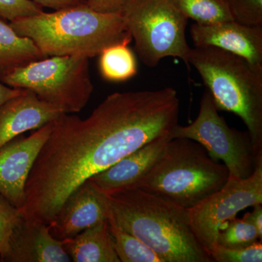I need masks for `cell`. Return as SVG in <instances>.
I'll use <instances>...</instances> for the list:
<instances>
[{
    "instance_id": "obj_1",
    "label": "cell",
    "mask_w": 262,
    "mask_h": 262,
    "mask_svg": "<svg viewBox=\"0 0 262 262\" xmlns=\"http://www.w3.org/2000/svg\"><path fill=\"white\" fill-rule=\"evenodd\" d=\"M172 88L114 93L85 119L63 113L53 121L25 186L24 220L48 224L69 196L95 174L179 125Z\"/></svg>"
},
{
    "instance_id": "obj_2",
    "label": "cell",
    "mask_w": 262,
    "mask_h": 262,
    "mask_svg": "<svg viewBox=\"0 0 262 262\" xmlns=\"http://www.w3.org/2000/svg\"><path fill=\"white\" fill-rule=\"evenodd\" d=\"M105 196L108 220L163 262L213 261L193 233L188 209L139 188Z\"/></svg>"
},
{
    "instance_id": "obj_3",
    "label": "cell",
    "mask_w": 262,
    "mask_h": 262,
    "mask_svg": "<svg viewBox=\"0 0 262 262\" xmlns=\"http://www.w3.org/2000/svg\"><path fill=\"white\" fill-rule=\"evenodd\" d=\"M10 25L19 35L32 39L47 57L89 58L113 45L133 40L121 13H99L86 3L16 19Z\"/></svg>"
},
{
    "instance_id": "obj_4",
    "label": "cell",
    "mask_w": 262,
    "mask_h": 262,
    "mask_svg": "<svg viewBox=\"0 0 262 262\" xmlns=\"http://www.w3.org/2000/svg\"><path fill=\"white\" fill-rule=\"evenodd\" d=\"M229 177L225 164L213 160L199 143L173 138L135 188L189 210L222 189Z\"/></svg>"
},
{
    "instance_id": "obj_5",
    "label": "cell",
    "mask_w": 262,
    "mask_h": 262,
    "mask_svg": "<svg viewBox=\"0 0 262 262\" xmlns=\"http://www.w3.org/2000/svg\"><path fill=\"white\" fill-rule=\"evenodd\" d=\"M217 110L244 122L257 156H262V70L246 59L214 47L191 48L188 56Z\"/></svg>"
},
{
    "instance_id": "obj_6",
    "label": "cell",
    "mask_w": 262,
    "mask_h": 262,
    "mask_svg": "<svg viewBox=\"0 0 262 262\" xmlns=\"http://www.w3.org/2000/svg\"><path fill=\"white\" fill-rule=\"evenodd\" d=\"M1 79L10 87L32 91L67 114L80 112L94 91L89 58L83 56L47 57L5 70Z\"/></svg>"
},
{
    "instance_id": "obj_7",
    "label": "cell",
    "mask_w": 262,
    "mask_h": 262,
    "mask_svg": "<svg viewBox=\"0 0 262 262\" xmlns=\"http://www.w3.org/2000/svg\"><path fill=\"white\" fill-rule=\"evenodd\" d=\"M121 13L144 64L155 67L164 58L175 57L189 67L188 19L169 0H128Z\"/></svg>"
},
{
    "instance_id": "obj_8",
    "label": "cell",
    "mask_w": 262,
    "mask_h": 262,
    "mask_svg": "<svg viewBox=\"0 0 262 262\" xmlns=\"http://www.w3.org/2000/svg\"><path fill=\"white\" fill-rule=\"evenodd\" d=\"M171 137L185 138L199 143L213 160H222L229 176L235 178H248L262 158L256 155L248 131L229 127L219 114L208 91L202 96L195 120L186 126L177 125Z\"/></svg>"
},
{
    "instance_id": "obj_9",
    "label": "cell",
    "mask_w": 262,
    "mask_h": 262,
    "mask_svg": "<svg viewBox=\"0 0 262 262\" xmlns=\"http://www.w3.org/2000/svg\"><path fill=\"white\" fill-rule=\"evenodd\" d=\"M262 203V158L246 179L229 176L222 189L188 210L193 233L209 254L217 246L221 227L239 211Z\"/></svg>"
},
{
    "instance_id": "obj_10",
    "label": "cell",
    "mask_w": 262,
    "mask_h": 262,
    "mask_svg": "<svg viewBox=\"0 0 262 262\" xmlns=\"http://www.w3.org/2000/svg\"><path fill=\"white\" fill-rule=\"evenodd\" d=\"M53 127V121L28 137L13 139L0 148V194L16 208L23 205L29 173Z\"/></svg>"
},
{
    "instance_id": "obj_11",
    "label": "cell",
    "mask_w": 262,
    "mask_h": 262,
    "mask_svg": "<svg viewBox=\"0 0 262 262\" xmlns=\"http://www.w3.org/2000/svg\"><path fill=\"white\" fill-rule=\"evenodd\" d=\"M194 47H214L244 58L262 70V26H247L234 20L193 24Z\"/></svg>"
},
{
    "instance_id": "obj_12",
    "label": "cell",
    "mask_w": 262,
    "mask_h": 262,
    "mask_svg": "<svg viewBox=\"0 0 262 262\" xmlns=\"http://www.w3.org/2000/svg\"><path fill=\"white\" fill-rule=\"evenodd\" d=\"M106 220V196L85 182L69 196L48 226L55 238L63 241Z\"/></svg>"
},
{
    "instance_id": "obj_13",
    "label": "cell",
    "mask_w": 262,
    "mask_h": 262,
    "mask_svg": "<svg viewBox=\"0 0 262 262\" xmlns=\"http://www.w3.org/2000/svg\"><path fill=\"white\" fill-rule=\"evenodd\" d=\"M171 139V136H165L150 141L86 182L103 195L135 188Z\"/></svg>"
},
{
    "instance_id": "obj_14",
    "label": "cell",
    "mask_w": 262,
    "mask_h": 262,
    "mask_svg": "<svg viewBox=\"0 0 262 262\" xmlns=\"http://www.w3.org/2000/svg\"><path fill=\"white\" fill-rule=\"evenodd\" d=\"M63 112L25 90L0 107V148L17 136L54 121Z\"/></svg>"
},
{
    "instance_id": "obj_15",
    "label": "cell",
    "mask_w": 262,
    "mask_h": 262,
    "mask_svg": "<svg viewBox=\"0 0 262 262\" xmlns=\"http://www.w3.org/2000/svg\"><path fill=\"white\" fill-rule=\"evenodd\" d=\"M70 261L63 241L52 235L47 224L24 219L13 232L5 259L8 262Z\"/></svg>"
},
{
    "instance_id": "obj_16",
    "label": "cell",
    "mask_w": 262,
    "mask_h": 262,
    "mask_svg": "<svg viewBox=\"0 0 262 262\" xmlns=\"http://www.w3.org/2000/svg\"><path fill=\"white\" fill-rule=\"evenodd\" d=\"M62 241L72 261L120 262L114 248L108 220Z\"/></svg>"
},
{
    "instance_id": "obj_17",
    "label": "cell",
    "mask_w": 262,
    "mask_h": 262,
    "mask_svg": "<svg viewBox=\"0 0 262 262\" xmlns=\"http://www.w3.org/2000/svg\"><path fill=\"white\" fill-rule=\"evenodd\" d=\"M47 58L32 39L15 32L0 20V67L4 70Z\"/></svg>"
},
{
    "instance_id": "obj_18",
    "label": "cell",
    "mask_w": 262,
    "mask_h": 262,
    "mask_svg": "<svg viewBox=\"0 0 262 262\" xmlns=\"http://www.w3.org/2000/svg\"><path fill=\"white\" fill-rule=\"evenodd\" d=\"M130 42L117 43L101 52L99 69L106 80L122 82L137 74V61L134 52L128 48Z\"/></svg>"
},
{
    "instance_id": "obj_19",
    "label": "cell",
    "mask_w": 262,
    "mask_h": 262,
    "mask_svg": "<svg viewBox=\"0 0 262 262\" xmlns=\"http://www.w3.org/2000/svg\"><path fill=\"white\" fill-rule=\"evenodd\" d=\"M187 19L198 24L234 20L227 0H169Z\"/></svg>"
},
{
    "instance_id": "obj_20",
    "label": "cell",
    "mask_w": 262,
    "mask_h": 262,
    "mask_svg": "<svg viewBox=\"0 0 262 262\" xmlns=\"http://www.w3.org/2000/svg\"><path fill=\"white\" fill-rule=\"evenodd\" d=\"M114 248L120 262H163L155 251L140 239L108 220Z\"/></svg>"
},
{
    "instance_id": "obj_21",
    "label": "cell",
    "mask_w": 262,
    "mask_h": 262,
    "mask_svg": "<svg viewBox=\"0 0 262 262\" xmlns=\"http://www.w3.org/2000/svg\"><path fill=\"white\" fill-rule=\"evenodd\" d=\"M259 239L257 230L251 222L245 218L234 219L221 227L217 245L227 248H244L255 244Z\"/></svg>"
},
{
    "instance_id": "obj_22",
    "label": "cell",
    "mask_w": 262,
    "mask_h": 262,
    "mask_svg": "<svg viewBox=\"0 0 262 262\" xmlns=\"http://www.w3.org/2000/svg\"><path fill=\"white\" fill-rule=\"evenodd\" d=\"M22 220L18 208L0 194V261L8 256L12 236Z\"/></svg>"
},
{
    "instance_id": "obj_23",
    "label": "cell",
    "mask_w": 262,
    "mask_h": 262,
    "mask_svg": "<svg viewBox=\"0 0 262 262\" xmlns=\"http://www.w3.org/2000/svg\"><path fill=\"white\" fill-rule=\"evenodd\" d=\"M210 256L216 262H261V241L244 248H227L217 245Z\"/></svg>"
},
{
    "instance_id": "obj_24",
    "label": "cell",
    "mask_w": 262,
    "mask_h": 262,
    "mask_svg": "<svg viewBox=\"0 0 262 262\" xmlns=\"http://www.w3.org/2000/svg\"><path fill=\"white\" fill-rule=\"evenodd\" d=\"M234 21L247 26H262V0H227Z\"/></svg>"
},
{
    "instance_id": "obj_25",
    "label": "cell",
    "mask_w": 262,
    "mask_h": 262,
    "mask_svg": "<svg viewBox=\"0 0 262 262\" xmlns=\"http://www.w3.org/2000/svg\"><path fill=\"white\" fill-rule=\"evenodd\" d=\"M42 12V7L32 0H0V17L10 21Z\"/></svg>"
},
{
    "instance_id": "obj_26",
    "label": "cell",
    "mask_w": 262,
    "mask_h": 262,
    "mask_svg": "<svg viewBox=\"0 0 262 262\" xmlns=\"http://www.w3.org/2000/svg\"><path fill=\"white\" fill-rule=\"evenodd\" d=\"M91 9L102 13H120L128 0H85Z\"/></svg>"
},
{
    "instance_id": "obj_27",
    "label": "cell",
    "mask_w": 262,
    "mask_h": 262,
    "mask_svg": "<svg viewBox=\"0 0 262 262\" xmlns=\"http://www.w3.org/2000/svg\"><path fill=\"white\" fill-rule=\"evenodd\" d=\"M41 7L52 8L55 10L64 9L85 3V0H32Z\"/></svg>"
},
{
    "instance_id": "obj_28",
    "label": "cell",
    "mask_w": 262,
    "mask_h": 262,
    "mask_svg": "<svg viewBox=\"0 0 262 262\" xmlns=\"http://www.w3.org/2000/svg\"><path fill=\"white\" fill-rule=\"evenodd\" d=\"M253 210L251 213L245 214L244 218L251 222L257 230L260 239H262V206L261 204L253 206Z\"/></svg>"
},
{
    "instance_id": "obj_29",
    "label": "cell",
    "mask_w": 262,
    "mask_h": 262,
    "mask_svg": "<svg viewBox=\"0 0 262 262\" xmlns=\"http://www.w3.org/2000/svg\"><path fill=\"white\" fill-rule=\"evenodd\" d=\"M25 90L15 89L0 82V107L7 101L23 94Z\"/></svg>"
}]
</instances>
